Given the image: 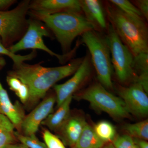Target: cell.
Instances as JSON below:
<instances>
[{"instance_id": "32", "label": "cell", "mask_w": 148, "mask_h": 148, "mask_svg": "<svg viewBox=\"0 0 148 148\" xmlns=\"http://www.w3.org/2000/svg\"><path fill=\"white\" fill-rule=\"evenodd\" d=\"M5 148H29L21 143H14L7 146Z\"/></svg>"}, {"instance_id": "11", "label": "cell", "mask_w": 148, "mask_h": 148, "mask_svg": "<svg viewBox=\"0 0 148 148\" xmlns=\"http://www.w3.org/2000/svg\"><path fill=\"white\" fill-rule=\"evenodd\" d=\"M116 89L130 114L139 117L148 114V93L140 84L133 83L127 87L119 85Z\"/></svg>"}, {"instance_id": "22", "label": "cell", "mask_w": 148, "mask_h": 148, "mask_svg": "<svg viewBox=\"0 0 148 148\" xmlns=\"http://www.w3.org/2000/svg\"><path fill=\"white\" fill-rule=\"evenodd\" d=\"M109 1L132 18L144 19L140 11L132 2L127 0H110Z\"/></svg>"}, {"instance_id": "7", "label": "cell", "mask_w": 148, "mask_h": 148, "mask_svg": "<svg viewBox=\"0 0 148 148\" xmlns=\"http://www.w3.org/2000/svg\"><path fill=\"white\" fill-rule=\"evenodd\" d=\"M106 31L111 62L117 79L122 84L136 82L137 76L133 69L134 56L121 41L109 23Z\"/></svg>"}, {"instance_id": "14", "label": "cell", "mask_w": 148, "mask_h": 148, "mask_svg": "<svg viewBox=\"0 0 148 148\" xmlns=\"http://www.w3.org/2000/svg\"><path fill=\"white\" fill-rule=\"evenodd\" d=\"M86 123L83 117L71 114L66 122L55 133L64 144L72 148L76 144Z\"/></svg>"}, {"instance_id": "2", "label": "cell", "mask_w": 148, "mask_h": 148, "mask_svg": "<svg viewBox=\"0 0 148 148\" xmlns=\"http://www.w3.org/2000/svg\"><path fill=\"white\" fill-rule=\"evenodd\" d=\"M29 14L32 18L42 22L52 32L61 45L63 54L71 51L72 43L77 37L90 30L98 31L82 13L47 14L29 10Z\"/></svg>"}, {"instance_id": "27", "label": "cell", "mask_w": 148, "mask_h": 148, "mask_svg": "<svg viewBox=\"0 0 148 148\" xmlns=\"http://www.w3.org/2000/svg\"><path fill=\"white\" fill-rule=\"evenodd\" d=\"M133 4L140 11L143 18L148 20V0H137L132 2Z\"/></svg>"}, {"instance_id": "6", "label": "cell", "mask_w": 148, "mask_h": 148, "mask_svg": "<svg viewBox=\"0 0 148 148\" xmlns=\"http://www.w3.org/2000/svg\"><path fill=\"white\" fill-rule=\"evenodd\" d=\"M51 37L49 30L42 22L31 18L28 19V27L26 33L18 41L10 47L8 49L14 53L27 49H39L43 51L52 56L58 59L61 64H64L72 60L77 49L80 45L79 42H77L74 49L65 54H58L49 49L46 45L43 37Z\"/></svg>"}, {"instance_id": "26", "label": "cell", "mask_w": 148, "mask_h": 148, "mask_svg": "<svg viewBox=\"0 0 148 148\" xmlns=\"http://www.w3.org/2000/svg\"><path fill=\"white\" fill-rule=\"evenodd\" d=\"M112 142L114 148H132L135 144L133 138L128 135L116 136Z\"/></svg>"}, {"instance_id": "25", "label": "cell", "mask_w": 148, "mask_h": 148, "mask_svg": "<svg viewBox=\"0 0 148 148\" xmlns=\"http://www.w3.org/2000/svg\"><path fill=\"white\" fill-rule=\"evenodd\" d=\"M42 135L44 143L47 148H66L61 139L48 129H43Z\"/></svg>"}, {"instance_id": "17", "label": "cell", "mask_w": 148, "mask_h": 148, "mask_svg": "<svg viewBox=\"0 0 148 148\" xmlns=\"http://www.w3.org/2000/svg\"><path fill=\"white\" fill-rule=\"evenodd\" d=\"M133 69L137 76L136 82L148 92V53H141L134 56Z\"/></svg>"}, {"instance_id": "23", "label": "cell", "mask_w": 148, "mask_h": 148, "mask_svg": "<svg viewBox=\"0 0 148 148\" xmlns=\"http://www.w3.org/2000/svg\"><path fill=\"white\" fill-rule=\"evenodd\" d=\"M0 54L8 56L13 61L14 65H18L25 62V61L32 60L36 56L37 52L36 50H34L31 53L26 55H21L14 53L3 45L0 39Z\"/></svg>"}, {"instance_id": "31", "label": "cell", "mask_w": 148, "mask_h": 148, "mask_svg": "<svg viewBox=\"0 0 148 148\" xmlns=\"http://www.w3.org/2000/svg\"><path fill=\"white\" fill-rule=\"evenodd\" d=\"M134 143L139 148H148V143L146 140L138 138H133Z\"/></svg>"}, {"instance_id": "29", "label": "cell", "mask_w": 148, "mask_h": 148, "mask_svg": "<svg viewBox=\"0 0 148 148\" xmlns=\"http://www.w3.org/2000/svg\"><path fill=\"white\" fill-rule=\"evenodd\" d=\"M6 81L10 89L14 93L19 90L22 84L21 81L17 78L9 75L7 76Z\"/></svg>"}, {"instance_id": "12", "label": "cell", "mask_w": 148, "mask_h": 148, "mask_svg": "<svg viewBox=\"0 0 148 148\" xmlns=\"http://www.w3.org/2000/svg\"><path fill=\"white\" fill-rule=\"evenodd\" d=\"M29 10L47 14H54L63 12L82 13L79 0H34L30 1Z\"/></svg>"}, {"instance_id": "28", "label": "cell", "mask_w": 148, "mask_h": 148, "mask_svg": "<svg viewBox=\"0 0 148 148\" xmlns=\"http://www.w3.org/2000/svg\"><path fill=\"white\" fill-rule=\"evenodd\" d=\"M15 94L24 106L27 103L29 98V91L28 86L22 83L19 90L16 91Z\"/></svg>"}, {"instance_id": "35", "label": "cell", "mask_w": 148, "mask_h": 148, "mask_svg": "<svg viewBox=\"0 0 148 148\" xmlns=\"http://www.w3.org/2000/svg\"><path fill=\"white\" fill-rule=\"evenodd\" d=\"M132 148H139V147H138L137 145H135V144H134V145L133 146V147H132Z\"/></svg>"}, {"instance_id": "15", "label": "cell", "mask_w": 148, "mask_h": 148, "mask_svg": "<svg viewBox=\"0 0 148 148\" xmlns=\"http://www.w3.org/2000/svg\"><path fill=\"white\" fill-rule=\"evenodd\" d=\"M81 8L85 17L93 24L99 32L107 30L105 11L98 0H79Z\"/></svg>"}, {"instance_id": "34", "label": "cell", "mask_w": 148, "mask_h": 148, "mask_svg": "<svg viewBox=\"0 0 148 148\" xmlns=\"http://www.w3.org/2000/svg\"><path fill=\"white\" fill-rule=\"evenodd\" d=\"M103 148H114L112 144H110L108 145L105 146Z\"/></svg>"}, {"instance_id": "8", "label": "cell", "mask_w": 148, "mask_h": 148, "mask_svg": "<svg viewBox=\"0 0 148 148\" xmlns=\"http://www.w3.org/2000/svg\"><path fill=\"white\" fill-rule=\"evenodd\" d=\"M30 3L25 0L11 10L0 11V39L7 48L18 41L26 33Z\"/></svg>"}, {"instance_id": "20", "label": "cell", "mask_w": 148, "mask_h": 148, "mask_svg": "<svg viewBox=\"0 0 148 148\" xmlns=\"http://www.w3.org/2000/svg\"><path fill=\"white\" fill-rule=\"evenodd\" d=\"M95 134L104 143L112 142L116 137V130L113 125L108 121H102L93 127Z\"/></svg>"}, {"instance_id": "10", "label": "cell", "mask_w": 148, "mask_h": 148, "mask_svg": "<svg viewBox=\"0 0 148 148\" xmlns=\"http://www.w3.org/2000/svg\"><path fill=\"white\" fill-rule=\"evenodd\" d=\"M56 103L55 92L49 90L32 112L25 116L21 124L20 133L26 136L36 135L42 121L52 113Z\"/></svg>"}, {"instance_id": "24", "label": "cell", "mask_w": 148, "mask_h": 148, "mask_svg": "<svg viewBox=\"0 0 148 148\" xmlns=\"http://www.w3.org/2000/svg\"><path fill=\"white\" fill-rule=\"evenodd\" d=\"M15 134L18 141L29 148H47L45 143L40 141L36 135L26 136L16 131Z\"/></svg>"}, {"instance_id": "1", "label": "cell", "mask_w": 148, "mask_h": 148, "mask_svg": "<svg viewBox=\"0 0 148 148\" xmlns=\"http://www.w3.org/2000/svg\"><path fill=\"white\" fill-rule=\"evenodd\" d=\"M83 58L72 59L66 65L54 67H44L40 63L29 64L23 62L13 65L8 75L17 78L28 86L29 98L24 108L29 111L45 98L56 83L75 73Z\"/></svg>"}, {"instance_id": "13", "label": "cell", "mask_w": 148, "mask_h": 148, "mask_svg": "<svg viewBox=\"0 0 148 148\" xmlns=\"http://www.w3.org/2000/svg\"><path fill=\"white\" fill-rule=\"evenodd\" d=\"M0 66V71L3 68ZM0 113L6 116L12 123L16 131L20 133L22 122L25 117L24 108L17 101L12 103L8 93L0 82Z\"/></svg>"}, {"instance_id": "30", "label": "cell", "mask_w": 148, "mask_h": 148, "mask_svg": "<svg viewBox=\"0 0 148 148\" xmlns=\"http://www.w3.org/2000/svg\"><path fill=\"white\" fill-rule=\"evenodd\" d=\"M16 1L15 0H0V11H5Z\"/></svg>"}, {"instance_id": "19", "label": "cell", "mask_w": 148, "mask_h": 148, "mask_svg": "<svg viewBox=\"0 0 148 148\" xmlns=\"http://www.w3.org/2000/svg\"><path fill=\"white\" fill-rule=\"evenodd\" d=\"M15 130L10 121L0 113V148H5L18 141L15 135Z\"/></svg>"}, {"instance_id": "16", "label": "cell", "mask_w": 148, "mask_h": 148, "mask_svg": "<svg viewBox=\"0 0 148 148\" xmlns=\"http://www.w3.org/2000/svg\"><path fill=\"white\" fill-rule=\"evenodd\" d=\"M73 96L67 98L57 110L51 113L42 123V125L47 127L49 130L56 132L66 122L71 115V105Z\"/></svg>"}, {"instance_id": "33", "label": "cell", "mask_w": 148, "mask_h": 148, "mask_svg": "<svg viewBox=\"0 0 148 148\" xmlns=\"http://www.w3.org/2000/svg\"><path fill=\"white\" fill-rule=\"evenodd\" d=\"M6 64L5 59L2 56H0V66L4 67Z\"/></svg>"}, {"instance_id": "18", "label": "cell", "mask_w": 148, "mask_h": 148, "mask_svg": "<svg viewBox=\"0 0 148 148\" xmlns=\"http://www.w3.org/2000/svg\"><path fill=\"white\" fill-rule=\"evenodd\" d=\"M104 144L95 134L93 128L87 123L76 144L72 148H102Z\"/></svg>"}, {"instance_id": "3", "label": "cell", "mask_w": 148, "mask_h": 148, "mask_svg": "<svg viewBox=\"0 0 148 148\" xmlns=\"http://www.w3.org/2000/svg\"><path fill=\"white\" fill-rule=\"evenodd\" d=\"M105 10L109 23L134 56L148 53V28L145 19L132 18L110 2Z\"/></svg>"}, {"instance_id": "21", "label": "cell", "mask_w": 148, "mask_h": 148, "mask_svg": "<svg viewBox=\"0 0 148 148\" xmlns=\"http://www.w3.org/2000/svg\"><path fill=\"white\" fill-rule=\"evenodd\" d=\"M124 130L128 135L133 138L145 140H148V120L132 124H127L124 126Z\"/></svg>"}, {"instance_id": "4", "label": "cell", "mask_w": 148, "mask_h": 148, "mask_svg": "<svg viewBox=\"0 0 148 148\" xmlns=\"http://www.w3.org/2000/svg\"><path fill=\"white\" fill-rule=\"evenodd\" d=\"M81 42L88 49L93 69H95L99 82L106 89L112 90L113 67L110 51L106 35L92 30L84 33Z\"/></svg>"}, {"instance_id": "9", "label": "cell", "mask_w": 148, "mask_h": 148, "mask_svg": "<svg viewBox=\"0 0 148 148\" xmlns=\"http://www.w3.org/2000/svg\"><path fill=\"white\" fill-rule=\"evenodd\" d=\"M93 67L90 54L87 51L82 63L73 76L66 82L56 84L53 86L56 96L57 108L61 106L67 98L73 96L90 79Z\"/></svg>"}, {"instance_id": "5", "label": "cell", "mask_w": 148, "mask_h": 148, "mask_svg": "<svg viewBox=\"0 0 148 148\" xmlns=\"http://www.w3.org/2000/svg\"><path fill=\"white\" fill-rule=\"evenodd\" d=\"M73 98L87 101L93 108L107 113L114 118L120 119L130 116L122 99L109 92L99 82L77 91L73 95Z\"/></svg>"}]
</instances>
